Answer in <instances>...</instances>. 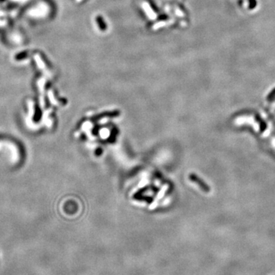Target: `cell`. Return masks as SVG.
Instances as JSON below:
<instances>
[{
  "mask_svg": "<svg viewBox=\"0 0 275 275\" xmlns=\"http://www.w3.org/2000/svg\"><path fill=\"white\" fill-rule=\"evenodd\" d=\"M189 178L190 180H191L192 181H193V182L197 183V184H198L199 186H200V187L203 189V191L206 192V193L210 192V186H209L208 185L206 184V183L204 182L203 180L200 179V178L198 176L195 175V174H191V175H190L189 177Z\"/></svg>",
  "mask_w": 275,
  "mask_h": 275,
  "instance_id": "1",
  "label": "cell"
},
{
  "mask_svg": "<svg viewBox=\"0 0 275 275\" xmlns=\"http://www.w3.org/2000/svg\"><path fill=\"white\" fill-rule=\"evenodd\" d=\"M274 99H275V88L269 93L268 95H267V100L268 102H272L274 101Z\"/></svg>",
  "mask_w": 275,
  "mask_h": 275,
  "instance_id": "2",
  "label": "cell"
},
{
  "mask_svg": "<svg viewBox=\"0 0 275 275\" xmlns=\"http://www.w3.org/2000/svg\"><path fill=\"white\" fill-rule=\"evenodd\" d=\"M249 2V8L253 9L257 6V1L256 0H248Z\"/></svg>",
  "mask_w": 275,
  "mask_h": 275,
  "instance_id": "3",
  "label": "cell"
}]
</instances>
